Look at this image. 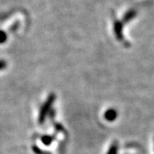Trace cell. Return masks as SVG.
<instances>
[{"label": "cell", "mask_w": 154, "mask_h": 154, "mask_svg": "<svg viewBox=\"0 0 154 154\" xmlns=\"http://www.w3.org/2000/svg\"><path fill=\"white\" fill-rule=\"evenodd\" d=\"M117 152H118V143L115 141L111 144L107 154H117Z\"/></svg>", "instance_id": "cell-2"}, {"label": "cell", "mask_w": 154, "mask_h": 154, "mask_svg": "<svg viewBox=\"0 0 154 154\" xmlns=\"http://www.w3.org/2000/svg\"><path fill=\"white\" fill-rule=\"evenodd\" d=\"M117 115V111L115 109L110 108L105 112V119L108 122H113L116 119Z\"/></svg>", "instance_id": "cell-1"}]
</instances>
